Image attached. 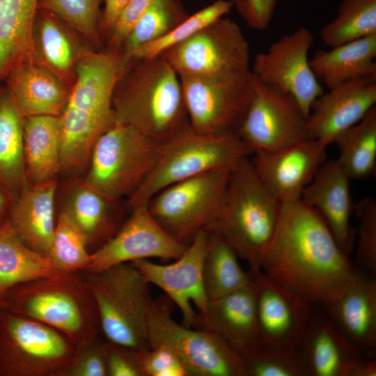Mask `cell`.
I'll return each instance as SVG.
<instances>
[{
  "mask_svg": "<svg viewBox=\"0 0 376 376\" xmlns=\"http://www.w3.org/2000/svg\"><path fill=\"white\" fill-rule=\"evenodd\" d=\"M233 6L234 3L230 0H216L194 14L189 15L162 38L137 48L128 61L160 56L166 50L185 41L202 29L229 13Z\"/></svg>",
  "mask_w": 376,
  "mask_h": 376,
  "instance_id": "obj_40",
  "label": "cell"
},
{
  "mask_svg": "<svg viewBox=\"0 0 376 376\" xmlns=\"http://www.w3.org/2000/svg\"><path fill=\"white\" fill-rule=\"evenodd\" d=\"M116 234L93 251L88 268L99 271L121 263L148 258L175 260L187 246L175 240L154 219L147 203L131 210Z\"/></svg>",
  "mask_w": 376,
  "mask_h": 376,
  "instance_id": "obj_17",
  "label": "cell"
},
{
  "mask_svg": "<svg viewBox=\"0 0 376 376\" xmlns=\"http://www.w3.org/2000/svg\"><path fill=\"white\" fill-rule=\"evenodd\" d=\"M281 203L258 178L249 156L231 169L218 212L205 230L228 243L249 268L259 260L279 221Z\"/></svg>",
  "mask_w": 376,
  "mask_h": 376,
  "instance_id": "obj_4",
  "label": "cell"
},
{
  "mask_svg": "<svg viewBox=\"0 0 376 376\" xmlns=\"http://www.w3.org/2000/svg\"><path fill=\"white\" fill-rule=\"evenodd\" d=\"M327 145L306 139L282 149L255 152L251 159L267 189L283 204L301 199L320 166L326 161Z\"/></svg>",
  "mask_w": 376,
  "mask_h": 376,
  "instance_id": "obj_20",
  "label": "cell"
},
{
  "mask_svg": "<svg viewBox=\"0 0 376 376\" xmlns=\"http://www.w3.org/2000/svg\"><path fill=\"white\" fill-rule=\"evenodd\" d=\"M313 41L311 32L299 27L258 53L251 70L260 81L290 94L306 117L314 101L324 93L309 63Z\"/></svg>",
  "mask_w": 376,
  "mask_h": 376,
  "instance_id": "obj_15",
  "label": "cell"
},
{
  "mask_svg": "<svg viewBox=\"0 0 376 376\" xmlns=\"http://www.w3.org/2000/svg\"><path fill=\"white\" fill-rule=\"evenodd\" d=\"M253 290L260 340L298 347L317 304L303 297L260 268L247 271Z\"/></svg>",
  "mask_w": 376,
  "mask_h": 376,
  "instance_id": "obj_16",
  "label": "cell"
},
{
  "mask_svg": "<svg viewBox=\"0 0 376 376\" xmlns=\"http://www.w3.org/2000/svg\"><path fill=\"white\" fill-rule=\"evenodd\" d=\"M320 305L352 343L375 359L376 276L359 270L340 297Z\"/></svg>",
  "mask_w": 376,
  "mask_h": 376,
  "instance_id": "obj_23",
  "label": "cell"
},
{
  "mask_svg": "<svg viewBox=\"0 0 376 376\" xmlns=\"http://www.w3.org/2000/svg\"><path fill=\"white\" fill-rule=\"evenodd\" d=\"M218 334L240 356L260 340L255 298L249 284L223 297L208 299L193 328Z\"/></svg>",
  "mask_w": 376,
  "mask_h": 376,
  "instance_id": "obj_26",
  "label": "cell"
},
{
  "mask_svg": "<svg viewBox=\"0 0 376 376\" xmlns=\"http://www.w3.org/2000/svg\"><path fill=\"white\" fill-rule=\"evenodd\" d=\"M56 180L40 184L28 182L13 198L8 221L19 239L46 255L56 226Z\"/></svg>",
  "mask_w": 376,
  "mask_h": 376,
  "instance_id": "obj_28",
  "label": "cell"
},
{
  "mask_svg": "<svg viewBox=\"0 0 376 376\" xmlns=\"http://www.w3.org/2000/svg\"><path fill=\"white\" fill-rule=\"evenodd\" d=\"M376 107V75L350 80L329 89L313 103L306 137L327 146Z\"/></svg>",
  "mask_w": 376,
  "mask_h": 376,
  "instance_id": "obj_21",
  "label": "cell"
},
{
  "mask_svg": "<svg viewBox=\"0 0 376 376\" xmlns=\"http://www.w3.org/2000/svg\"><path fill=\"white\" fill-rule=\"evenodd\" d=\"M103 0H39L47 10L73 28L94 49H102L100 30Z\"/></svg>",
  "mask_w": 376,
  "mask_h": 376,
  "instance_id": "obj_41",
  "label": "cell"
},
{
  "mask_svg": "<svg viewBox=\"0 0 376 376\" xmlns=\"http://www.w3.org/2000/svg\"><path fill=\"white\" fill-rule=\"evenodd\" d=\"M103 342L97 338L77 347L65 376H108Z\"/></svg>",
  "mask_w": 376,
  "mask_h": 376,
  "instance_id": "obj_43",
  "label": "cell"
},
{
  "mask_svg": "<svg viewBox=\"0 0 376 376\" xmlns=\"http://www.w3.org/2000/svg\"><path fill=\"white\" fill-rule=\"evenodd\" d=\"M179 77L189 123L193 130L207 134L237 133L251 95V70Z\"/></svg>",
  "mask_w": 376,
  "mask_h": 376,
  "instance_id": "obj_12",
  "label": "cell"
},
{
  "mask_svg": "<svg viewBox=\"0 0 376 376\" xmlns=\"http://www.w3.org/2000/svg\"><path fill=\"white\" fill-rule=\"evenodd\" d=\"M189 15L180 0H152L120 48L123 66L137 48L162 38Z\"/></svg>",
  "mask_w": 376,
  "mask_h": 376,
  "instance_id": "obj_36",
  "label": "cell"
},
{
  "mask_svg": "<svg viewBox=\"0 0 376 376\" xmlns=\"http://www.w3.org/2000/svg\"><path fill=\"white\" fill-rule=\"evenodd\" d=\"M242 18L252 29L263 31L269 26L276 8V0H242Z\"/></svg>",
  "mask_w": 376,
  "mask_h": 376,
  "instance_id": "obj_47",
  "label": "cell"
},
{
  "mask_svg": "<svg viewBox=\"0 0 376 376\" xmlns=\"http://www.w3.org/2000/svg\"><path fill=\"white\" fill-rule=\"evenodd\" d=\"M82 40H86L70 25L38 8L32 33L33 60L70 86L79 62L94 49Z\"/></svg>",
  "mask_w": 376,
  "mask_h": 376,
  "instance_id": "obj_25",
  "label": "cell"
},
{
  "mask_svg": "<svg viewBox=\"0 0 376 376\" xmlns=\"http://www.w3.org/2000/svg\"><path fill=\"white\" fill-rule=\"evenodd\" d=\"M320 306L315 304L299 347L308 376H376L375 359L366 356Z\"/></svg>",
  "mask_w": 376,
  "mask_h": 376,
  "instance_id": "obj_18",
  "label": "cell"
},
{
  "mask_svg": "<svg viewBox=\"0 0 376 376\" xmlns=\"http://www.w3.org/2000/svg\"><path fill=\"white\" fill-rule=\"evenodd\" d=\"M161 56L179 76L214 75L251 70L247 40L240 26L224 17Z\"/></svg>",
  "mask_w": 376,
  "mask_h": 376,
  "instance_id": "obj_13",
  "label": "cell"
},
{
  "mask_svg": "<svg viewBox=\"0 0 376 376\" xmlns=\"http://www.w3.org/2000/svg\"><path fill=\"white\" fill-rule=\"evenodd\" d=\"M336 160L350 180L368 178L376 169V107L335 140Z\"/></svg>",
  "mask_w": 376,
  "mask_h": 376,
  "instance_id": "obj_34",
  "label": "cell"
},
{
  "mask_svg": "<svg viewBox=\"0 0 376 376\" xmlns=\"http://www.w3.org/2000/svg\"><path fill=\"white\" fill-rule=\"evenodd\" d=\"M231 169L211 171L168 185L148 200V208L170 235L188 246L216 216Z\"/></svg>",
  "mask_w": 376,
  "mask_h": 376,
  "instance_id": "obj_11",
  "label": "cell"
},
{
  "mask_svg": "<svg viewBox=\"0 0 376 376\" xmlns=\"http://www.w3.org/2000/svg\"><path fill=\"white\" fill-rule=\"evenodd\" d=\"M174 306L165 294L151 299L146 315L149 349L171 350L189 376H247L240 356L223 338L207 329L177 323Z\"/></svg>",
  "mask_w": 376,
  "mask_h": 376,
  "instance_id": "obj_8",
  "label": "cell"
},
{
  "mask_svg": "<svg viewBox=\"0 0 376 376\" xmlns=\"http://www.w3.org/2000/svg\"><path fill=\"white\" fill-rule=\"evenodd\" d=\"M39 0H0V84L17 64L33 60L32 33Z\"/></svg>",
  "mask_w": 376,
  "mask_h": 376,
  "instance_id": "obj_31",
  "label": "cell"
},
{
  "mask_svg": "<svg viewBox=\"0 0 376 376\" xmlns=\"http://www.w3.org/2000/svg\"><path fill=\"white\" fill-rule=\"evenodd\" d=\"M359 220L354 264L363 272L376 276V201L370 197L354 206Z\"/></svg>",
  "mask_w": 376,
  "mask_h": 376,
  "instance_id": "obj_42",
  "label": "cell"
},
{
  "mask_svg": "<svg viewBox=\"0 0 376 376\" xmlns=\"http://www.w3.org/2000/svg\"><path fill=\"white\" fill-rule=\"evenodd\" d=\"M60 116L24 118V154L27 182L40 184L56 180L61 166Z\"/></svg>",
  "mask_w": 376,
  "mask_h": 376,
  "instance_id": "obj_30",
  "label": "cell"
},
{
  "mask_svg": "<svg viewBox=\"0 0 376 376\" xmlns=\"http://www.w3.org/2000/svg\"><path fill=\"white\" fill-rule=\"evenodd\" d=\"M151 1L129 0L107 40V47L120 49L132 26Z\"/></svg>",
  "mask_w": 376,
  "mask_h": 376,
  "instance_id": "obj_46",
  "label": "cell"
},
{
  "mask_svg": "<svg viewBox=\"0 0 376 376\" xmlns=\"http://www.w3.org/2000/svg\"><path fill=\"white\" fill-rule=\"evenodd\" d=\"M84 272L104 340L139 354L148 350L146 315L152 298L141 273L130 263Z\"/></svg>",
  "mask_w": 376,
  "mask_h": 376,
  "instance_id": "obj_6",
  "label": "cell"
},
{
  "mask_svg": "<svg viewBox=\"0 0 376 376\" xmlns=\"http://www.w3.org/2000/svg\"><path fill=\"white\" fill-rule=\"evenodd\" d=\"M203 281L207 299L223 297L249 282L248 272L241 267L233 248L210 232L203 261Z\"/></svg>",
  "mask_w": 376,
  "mask_h": 376,
  "instance_id": "obj_35",
  "label": "cell"
},
{
  "mask_svg": "<svg viewBox=\"0 0 376 376\" xmlns=\"http://www.w3.org/2000/svg\"><path fill=\"white\" fill-rule=\"evenodd\" d=\"M79 273L14 285L0 293V309L51 327L77 347L91 343L100 334L98 313Z\"/></svg>",
  "mask_w": 376,
  "mask_h": 376,
  "instance_id": "obj_5",
  "label": "cell"
},
{
  "mask_svg": "<svg viewBox=\"0 0 376 376\" xmlns=\"http://www.w3.org/2000/svg\"><path fill=\"white\" fill-rule=\"evenodd\" d=\"M251 154V149L237 133L203 134L189 125L162 143L154 168L127 199V207L131 210L146 204L158 191L177 182L214 170L231 169Z\"/></svg>",
  "mask_w": 376,
  "mask_h": 376,
  "instance_id": "obj_7",
  "label": "cell"
},
{
  "mask_svg": "<svg viewBox=\"0 0 376 376\" xmlns=\"http://www.w3.org/2000/svg\"><path fill=\"white\" fill-rule=\"evenodd\" d=\"M5 85L24 118L60 116L71 86L33 60L24 61L8 73Z\"/></svg>",
  "mask_w": 376,
  "mask_h": 376,
  "instance_id": "obj_27",
  "label": "cell"
},
{
  "mask_svg": "<svg viewBox=\"0 0 376 376\" xmlns=\"http://www.w3.org/2000/svg\"><path fill=\"white\" fill-rule=\"evenodd\" d=\"M76 350L56 329L0 309V376H65Z\"/></svg>",
  "mask_w": 376,
  "mask_h": 376,
  "instance_id": "obj_10",
  "label": "cell"
},
{
  "mask_svg": "<svg viewBox=\"0 0 376 376\" xmlns=\"http://www.w3.org/2000/svg\"><path fill=\"white\" fill-rule=\"evenodd\" d=\"M259 268L317 304L340 297L359 271L320 215L301 199L281 204Z\"/></svg>",
  "mask_w": 376,
  "mask_h": 376,
  "instance_id": "obj_1",
  "label": "cell"
},
{
  "mask_svg": "<svg viewBox=\"0 0 376 376\" xmlns=\"http://www.w3.org/2000/svg\"><path fill=\"white\" fill-rule=\"evenodd\" d=\"M240 357L247 376H308L306 362L298 347L259 340Z\"/></svg>",
  "mask_w": 376,
  "mask_h": 376,
  "instance_id": "obj_38",
  "label": "cell"
},
{
  "mask_svg": "<svg viewBox=\"0 0 376 376\" xmlns=\"http://www.w3.org/2000/svg\"><path fill=\"white\" fill-rule=\"evenodd\" d=\"M115 123L164 143L189 125L180 77L160 55L132 58L123 67L112 97Z\"/></svg>",
  "mask_w": 376,
  "mask_h": 376,
  "instance_id": "obj_3",
  "label": "cell"
},
{
  "mask_svg": "<svg viewBox=\"0 0 376 376\" xmlns=\"http://www.w3.org/2000/svg\"><path fill=\"white\" fill-rule=\"evenodd\" d=\"M129 0H104L100 30L102 38L107 40L117 19Z\"/></svg>",
  "mask_w": 376,
  "mask_h": 376,
  "instance_id": "obj_48",
  "label": "cell"
},
{
  "mask_svg": "<svg viewBox=\"0 0 376 376\" xmlns=\"http://www.w3.org/2000/svg\"><path fill=\"white\" fill-rule=\"evenodd\" d=\"M136 129L115 123L95 143L84 178L107 199H128L154 168L162 147Z\"/></svg>",
  "mask_w": 376,
  "mask_h": 376,
  "instance_id": "obj_9",
  "label": "cell"
},
{
  "mask_svg": "<svg viewBox=\"0 0 376 376\" xmlns=\"http://www.w3.org/2000/svg\"><path fill=\"white\" fill-rule=\"evenodd\" d=\"M233 2L234 6L236 7L239 14L242 16L243 15V4L242 0H230Z\"/></svg>",
  "mask_w": 376,
  "mask_h": 376,
  "instance_id": "obj_50",
  "label": "cell"
},
{
  "mask_svg": "<svg viewBox=\"0 0 376 376\" xmlns=\"http://www.w3.org/2000/svg\"><path fill=\"white\" fill-rule=\"evenodd\" d=\"M140 359L144 376H189L178 357L164 347L150 348Z\"/></svg>",
  "mask_w": 376,
  "mask_h": 376,
  "instance_id": "obj_44",
  "label": "cell"
},
{
  "mask_svg": "<svg viewBox=\"0 0 376 376\" xmlns=\"http://www.w3.org/2000/svg\"><path fill=\"white\" fill-rule=\"evenodd\" d=\"M376 34L318 50L309 63L318 81L328 89L376 75Z\"/></svg>",
  "mask_w": 376,
  "mask_h": 376,
  "instance_id": "obj_29",
  "label": "cell"
},
{
  "mask_svg": "<svg viewBox=\"0 0 376 376\" xmlns=\"http://www.w3.org/2000/svg\"><path fill=\"white\" fill-rule=\"evenodd\" d=\"M68 274L57 271L46 255L25 244L8 219L0 226V293L22 283Z\"/></svg>",
  "mask_w": 376,
  "mask_h": 376,
  "instance_id": "obj_33",
  "label": "cell"
},
{
  "mask_svg": "<svg viewBox=\"0 0 376 376\" xmlns=\"http://www.w3.org/2000/svg\"><path fill=\"white\" fill-rule=\"evenodd\" d=\"M24 121L9 90L0 84V184L13 198L27 182Z\"/></svg>",
  "mask_w": 376,
  "mask_h": 376,
  "instance_id": "obj_32",
  "label": "cell"
},
{
  "mask_svg": "<svg viewBox=\"0 0 376 376\" xmlns=\"http://www.w3.org/2000/svg\"><path fill=\"white\" fill-rule=\"evenodd\" d=\"M207 239V232L201 230L188 245L181 256L171 264L162 265L148 259L131 262L149 284L161 288L176 305L182 314V324L194 327L198 317L191 302L205 313L207 303L203 281V261Z\"/></svg>",
  "mask_w": 376,
  "mask_h": 376,
  "instance_id": "obj_19",
  "label": "cell"
},
{
  "mask_svg": "<svg viewBox=\"0 0 376 376\" xmlns=\"http://www.w3.org/2000/svg\"><path fill=\"white\" fill-rule=\"evenodd\" d=\"M376 34V0H340L336 17L320 30L330 47Z\"/></svg>",
  "mask_w": 376,
  "mask_h": 376,
  "instance_id": "obj_37",
  "label": "cell"
},
{
  "mask_svg": "<svg viewBox=\"0 0 376 376\" xmlns=\"http://www.w3.org/2000/svg\"><path fill=\"white\" fill-rule=\"evenodd\" d=\"M108 376H144L140 354L104 340Z\"/></svg>",
  "mask_w": 376,
  "mask_h": 376,
  "instance_id": "obj_45",
  "label": "cell"
},
{
  "mask_svg": "<svg viewBox=\"0 0 376 376\" xmlns=\"http://www.w3.org/2000/svg\"><path fill=\"white\" fill-rule=\"evenodd\" d=\"M350 180L336 160L325 161L303 191L301 200L320 215L341 249L350 256L355 235L350 224L354 204Z\"/></svg>",
  "mask_w": 376,
  "mask_h": 376,
  "instance_id": "obj_22",
  "label": "cell"
},
{
  "mask_svg": "<svg viewBox=\"0 0 376 376\" xmlns=\"http://www.w3.org/2000/svg\"><path fill=\"white\" fill-rule=\"evenodd\" d=\"M91 254L84 235L63 212H59L46 254L51 265L61 273H78L88 268Z\"/></svg>",
  "mask_w": 376,
  "mask_h": 376,
  "instance_id": "obj_39",
  "label": "cell"
},
{
  "mask_svg": "<svg viewBox=\"0 0 376 376\" xmlns=\"http://www.w3.org/2000/svg\"><path fill=\"white\" fill-rule=\"evenodd\" d=\"M122 69L121 51L109 47L93 49L79 62L60 116L61 173L77 177L86 171L95 143L115 124L112 97Z\"/></svg>",
  "mask_w": 376,
  "mask_h": 376,
  "instance_id": "obj_2",
  "label": "cell"
},
{
  "mask_svg": "<svg viewBox=\"0 0 376 376\" xmlns=\"http://www.w3.org/2000/svg\"><path fill=\"white\" fill-rule=\"evenodd\" d=\"M13 200L12 195L0 184V226L8 219Z\"/></svg>",
  "mask_w": 376,
  "mask_h": 376,
  "instance_id": "obj_49",
  "label": "cell"
},
{
  "mask_svg": "<svg viewBox=\"0 0 376 376\" xmlns=\"http://www.w3.org/2000/svg\"><path fill=\"white\" fill-rule=\"evenodd\" d=\"M65 182L60 212L82 233L92 253L109 240L124 222L118 202L105 198L84 178L73 177Z\"/></svg>",
  "mask_w": 376,
  "mask_h": 376,
  "instance_id": "obj_24",
  "label": "cell"
},
{
  "mask_svg": "<svg viewBox=\"0 0 376 376\" xmlns=\"http://www.w3.org/2000/svg\"><path fill=\"white\" fill-rule=\"evenodd\" d=\"M252 75L250 100L237 134L253 153L278 150L307 139V117L296 100Z\"/></svg>",
  "mask_w": 376,
  "mask_h": 376,
  "instance_id": "obj_14",
  "label": "cell"
}]
</instances>
